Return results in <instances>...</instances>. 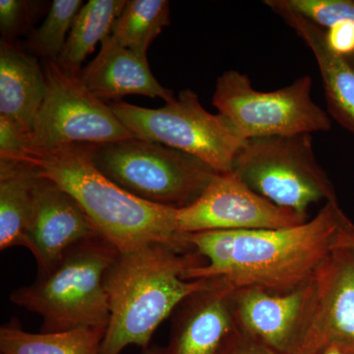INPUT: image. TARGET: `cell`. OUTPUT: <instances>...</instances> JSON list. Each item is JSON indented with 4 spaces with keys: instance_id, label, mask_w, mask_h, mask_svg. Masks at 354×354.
Returning <instances> with one entry per match:
<instances>
[{
    "instance_id": "obj_17",
    "label": "cell",
    "mask_w": 354,
    "mask_h": 354,
    "mask_svg": "<svg viewBox=\"0 0 354 354\" xmlns=\"http://www.w3.org/2000/svg\"><path fill=\"white\" fill-rule=\"evenodd\" d=\"M46 77L38 60L13 41H0V115L32 132L46 95Z\"/></svg>"
},
{
    "instance_id": "obj_22",
    "label": "cell",
    "mask_w": 354,
    "mask_h": 354,
    "mask_svg": "<svg viewBox=\"0 0 354 354\" xmlns=\"http://www.w3.org/2000/svg\"><path fill=\"white\" fill-rule=\"evenodd\" d=\"M83 6L82 0H55L43 24L30 34L27 44L30 53L57 62Z\"/></svg>"
},
{
    "instance_id": "obj_5",
    "label": "cell",
    "mask_w": 354,
    "mask_h": 354,
    "mask_svg": "<svg viewBox=\"0 0 354 354\" xmlns=\"http://www.w3.org/2000/svg\"><path fill=\"white\" fill-rule=\"evenodd\" d=\"M88 150L95 167L122 189L167 208L190 206L218 174L199 158L137 138L88 145Z\"/></svg>"
},
{
    "instance_id": "obj_9",
    "label": "cell",
    "mask_w": 354,
    "mask_h": 354,
    "mask_svg": "<svg viewBox=\"0 0 354 354\" xmlns=\"http://www.w3.org/2000/svg\"><path fill=\"white\" fill-rule=\"evenodd\" d=\"M44 73L46 95L32 125L30 152L135 138L111 106L86 88L80 76L70 75L50 59H44Z\"/></svg>"
},
{
    "instance_id": "obj_4",
    "label": "cell",
    "mask_w": 354,
    "mask_h": 354,
    "mask_svg": "<svg viewBox=\"0 0 354 354\" xmlns=\"http://www.w3.org/2000/svg\"><path fill=\"white\" fill-rule=\"evenodd\" d=\"M118 249L102 237L70 249L31 285L11 292L12 304L43 320L41 332L108 328L111 312L106 278Z\"/></svg>"
},
{
    "instance_id": "obj_21",
    "label": "cell",
    "mask_w": 354,
    "mask_h": 354,
    "mask_svg": "<svg viewBox=\"0 0 354 354\" xmlns=\"http://www.w3.org/2000/svg\"><path fill=\"white\" fill-rule=\"evenodd\" d=\"M171 24V4L167 0H128L114 25L111 38L147 58L153 39Z\"/></svg>"
},
{
    "instance_id": "obj_3",
    "label": "cell",
    "mask_w": 354,
    "mask_h": 354,
    "mask_svg": "<svg viewBox=\"0 0 354 354\" xmlns=\"http://www.w3.org/2000/svg\"><path fill=\"white\" fill-rule=\"evenodd\" d=\"M205 263L195 250L183 253L164 244L118 254L106 274L111 318L100 354H120L129 346L148 348L158 326L186 298L212 286L183 279Z\"/></svg>"
},
{
    "instance_id": "obj_29",
    "label": "cell",
    "mask_w": 354,
    "mask_h": 354,
    "mask_svg": "<svg viewBox=\"0 0 354 354\" xmlns=\"http://www.w3.org/2000/svg\"><path fill=\"white\" fill-rule=\"evenodd\" d=\"M141 354H167V353H165V348H160V346H149L148 348L143 349V353Z\"/></svg>"
},
{
    "instance_id": "obj_10",
    "label": "cell",
    "mask_w": 354,
    "mask_h": 354,
    "mask_svg": "<svg viewBox=\"0 0 354 354\" xmlns=\"http://www.w3.org/2000/svg\"><path fill=\"white\" fill-rule=\"evenodd\" d=\"M314 278L297 290L278 292L261 288L228 293L236 330L274 354H298L313 309Z\"/></svg>"
},
{
    "instance_id": "obj_30",
    "label": "cell",
    "mask_w": 354,
    "mask_h": 354,
    "mask_svg": "<svg viewBox=\"0 0 354 354\" xmlns=\"http://www.w3.org/2000/svg\"><path fill=\"white\" fill-rule=\"evenodd\" d=\"M348 57L349 59V62H351V64H353L354 65V51L353 53H351V55H348V57Z\"/></svg>"
},
{
    "instance_id": "obj_6",
    "label": "cell",
    "mask_w": 354,
    "mask_h": 354,
    "mask_svg": "<svg viewBox=\"0 0 354 354\" xmlns=\"http://www.w3.org/2000/svg\"><path fill=\"white\" fill-rule=\"evenodd\" d=\"M232 172L261 196L301 215L317 203L337 202L308 133L244 140Z\"/></svg>"
},
{
    "instance_id": "obj_2",
    "label": "cell",
    "mask_w": 354,
    "mask_h": 354,
    "mask_svg": "<svg viewBox=\"0 0 354 354\" xmlns=\"http://www.w3.org/2000/svg\"><path fill=\"white\" fill-rule=\"evenodd\" d=\"M21 160L69 193L118 252L151 244H164L183 253L194 251L177 227L178 209L144 201L122 189L95 167L88 144L32 151Z\"/></svg>"
},
{
    "instance_id": "obj_27",
    "label": "cell",
    "mask_w": 354,
    "mask_h": 354,
    "mask_svg": "<svg viewBox=\"0 0 354 354\" xmlns=\"http://www.w3.org/2000/svg\"><path fill=\"white\" fill-rule=\"evenodd\" d=\"M335 245L351 247L354 249V223L344 212L339 221V234Z\"/></svg>"
},
{
    "instance_id": "obj_8",
    "label": "cell",
    "mask_w": 354,
    "mask_h": 354,
    "mask_svg": "<svg viewBox=\"0 0 354 354\" xmlns=\"http://www.w3.org/2000/svg\"><path fill=\"white\" fill-rule=\"evenodd\" d=\"M311 77H300L272 92L253 88L250 78L236 70L216 80L213 104L230 120L242 140L327 132L332 118L312 97Z\"/></svg>"
},
{
    "instance_id": "obj_16",
    "label": "cell",
    "mask_w": 354,
    "mask_h": 354,
    "mask_svg": "<svg viewBox=\"0 0 354 354\" xmlns=\"http://www.w3.org/2000/svg\"><path fill=\"white\" fill-rule=\"evenodd\" d=\"M86 88L101 101H114L127 95L160 97L165 102L176 99L153 77L148 59L116 43L111 36L102 43L97 57L80 75Z\"/></svg>"
},
{
    "instance_id": "obj_24",
    "label": "cell",
    "mask_w": 354,
    "mask_h": 354,
    "mask_svg": "<svg viewBox=\"0 0 354 354\" xmlns=\"http://www.w3.org/2000/svg\"><path fill=\"white\" fill-rule=\"evenodd\" d=\"M35 2L25 0L0 1V31L2 39H13L27 31L35 13Z\"/></svg>"
},
{
    "instance_id": "obj_25",
    "label": "cell",
    "mask_w": 354,
    "mask_h": 354,
    "mask_svg": "<svg viewBox=\"0 0 354 354\" xmlns=\"http://www.w3.org/2000/svg\"><path fill=\"white\" fill-rule=\"evenodd\" d=\"M31 150V132L0 115V158L21 160Z\"/></svg>"
},
{
    "instance_id": "obj_1",
    "label": "cell",
    "mask_w": 354,
    "mask_h": 354,
    "mask_svg": "<svg viewBox=\"0 0 354 354\" xmlns=\"http://www.w3.org/2000/svg\"><path fill=\"white\" fill-rule=\"evenodd\" d=\"M342 212L339 202H328L297 227L185 234L207 261L183 279L212 281L230 291L248 286L278 292L297 290L314 278L335 248Z\"/></svg>"
},
{
    "instance_id": "obj_26",
    "label": "cell",
    "mask_w": 354,
    "mask_h": 354,
    "mask_svg": "<svg viewBox=\"0 0 354 354\" xmlns=\"http://www.w3.org/2000/svg\"><path fill=\"white\" fill-rule=\"evenodd\" d=\"M218 354H274L241 334L239 330L232 335Z\"/></svg>"
},
{
    "instance_id": "obj_23",
    "label": "cell",
    "mask_w": 354,
    "mask_h": 354,
    "mask_svg": "<svg viewBox=\"0 0 354 354\" xmlns=\"http://www.w3.org/2000/svg\"><path fill=\"white\" fill-rule=\"evenodd\" d=\"M300 14L323 29L349 25L354 28V0H288Z\"/></svg>"
},
{
    "instance_id": "obj_14",
    "label": "cell",
    "mask_w": 354,
    "mask_h": 354,
    "mask_svg": "<svg viewBox=\"0 0 354 354\" xmlns=\"http://www.w3.org/2000/svg\"><path fill=\"white\" fill-rule=\"evenodd\" d=\"M266 6L285 21L315 57L330 118L354 135V65L335 50L327 30L295 10L288 0H266Z\"/></svg>"
},
{
    "instance_id": "obj_20",
    "label": "cell",
    "mask_w": 354,
    "mask_h": 354,
    "mask_svg": "<svg viewBox=\"0 0 354 354\" xmlns=\"http://www.w3.org/2000/svg\"><path fill=\"white\" fill-rule=\"evenodd\" d=\"M104 334L102 329L34 334L11 319L0 328V354H100Z\"/></svg>"
},
{
    "instance_id": "obj_7",
    "label": "cell",
    "mask_w": 354,
    "mask_h": 354,
    "mask_svg": "<svg viewBox=\"0 0 354 354\" xmlns=\"http://www.w3.org/2000/svg\"><path fill=\"white\" fill-rule=\"evenodd\" d=\"M135 138L171 147L199 158L218 174L232 172L243 143L223 114L203 108L196 93L186 88L160 109H146L122 101L109 104Z\"/></svg>"
},
{
    "instance_id": "obj_11",
    "label": "cell",
    "mask_w": 354,
    "mask_h": 354,
    "mask_svg": "<svg viewBox=\"0 0 354 354\" xmlns=\"http://www.w3.org/2000/svg\"><path fill=\"white\" fill-rule=\"evenodd\" d=\"M308 216L261 196L234 172L216 174L197 201L178 209L181 234L216 230H279L302 225Z\"/></svg>"
},
{
    "instance_id": "obj_15",
    "label": "cell",
    "mask_w": 354,
    "mask_h": 354,
    "mask_svg": "<svg viewBox=\"0 0 354 354\" xmlns=\"http://www.w3.org/2000/svg\"><path fill=\"white\" fill-rule=\"evenodd\" d=\"M211 283L176 310L167 354H218L236 333L230 290Z\"/></svg>"
},
{
    "instance_id": "obj_19",
    "label": "cell",
    "mask_w": 354,
    "mask_h": 354,
    "mask_svg": "<svg viewBox=\"0 0 354 354\" xmlns=\"http://www.w3.org/2000/svg\"><path fill=\"white\" fill-rule=\"evenodd\" d=\"M125 4V0H90L84 4L57 60L60 68L70 75L80 76L84 60L97 44L111 36Z\"/></svg>"
},
{
    "instance_id": "obj_28",
    "label": "cell",
    "mask_w": 354,
    "mask_h": 354,
    "mask_svg": "<svg viewBox=\"0 0 354 354\" xmlns=\"http://www.w3.org/2000/svg\"><path fill=\"white\" fill-rule=\"evenodd\" d=\"M316 354H354V349L341 348V346H329Z\"/></svg>"
},
{
    "instance_id": "obj_13",
    "label": "cell",
    "mask_w": 354,
    "mask_h": 354,
    "mask_svg": "<svg viewBox=\"0 0 354 354\" xmlns=\"http://www.w3.org/2000/svg\"><path fill=\"white\" fill-rule=\"evenodd\" d=\"M97 237L101 234L76 200L39 176L24 246L34 256L38 272L48 271L70 249Z\"/></svg>"
},
{
    "instance_id": "obj_12",
    "label": "cell",
    "mask_w": 354,
    "mask_h": 354,
    "mask_svg": "<svg viewBox=\"0 0 354 354\" xmlns=\"http://www.w3.org/2000/svg\"><path fill=\"white\" fill-rule=\"evenodd\" d=\"M313 309L298 354L354 349V249L335 245L314 276Z\"/></svg>"
},
{
    "instance_id": "obj_18",
    "label": "cell",
    "mask_w": 354,
    "mask_h": 354,
    "mask_svg": "<svg viewBox=\"0 0 354 354\" xmlns=\"http://www.w3.org/2000/svg\"><path fill=\"white\" fill-rule=\"evenodd\" d=\"M39 178L32 165L0 158V250L25 246Z\"/></svg>"
}]
</instances>
